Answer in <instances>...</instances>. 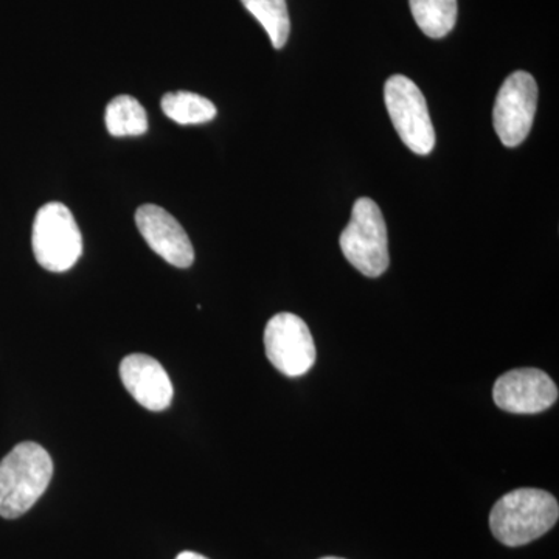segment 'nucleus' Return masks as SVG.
<instances>
[{
  "instance_id": "f257e3e1",
  "label": "nucleus",
  "mask_w": 559,
  "mask_h": 559,
  "mask_svg": "<svg viewBox=\"0 0 559 559\" xmlns=\"http://www.w3.org/2000/svg\"><path fill=\"white\" fill-rule=\"evenodd\" d=\"M53 477V460L38 443L17 444L0 462V518L16 520L35 506Z\"/></svg>"
},
{
  "instance_id": "f03ea898",
  "label": "nucleus",
  "mask_w": 559,
  "mask_h": 559,
  "mask_svg": "<svg viewBox=\"0 0 559 559\" xmlns=\"http://www.w3.org/2000/svg\"><path fill=\"white\" fill-rule=\"evenodd\" d=\"M558 500L536 488H520L500 498L489 514V528L503 546L520 547L555 527Z\"/></svg>"
},
{
  "instance_id": "7ed1b4c3",
  "label": "nucleus",
  "mask_w": 559,
  "mask_h": 559,
  "mask_svg": "<svg viewBox=\"0 0 559 559\" xmlns=\"http://www.w3.org/2000/svg\"><path fill=\"white\" fill-rule=\"evenodd\" d=\"M340 242L345 259L366 277H381L388 271V226L381 209L370 198L355 202L352 219L342 231Z\"/></svg>"
},
{
  "instance_id": "20e7f679",
  "label": "nucleus",
  "mask_w": 559,
  "mask_h": 559,
  "mask_svg": "<svg viewBox=\"0 0 559 559\" xmlns=\"http://www.w3.org/2000/svg\"><path fill=\"white\" fill-rule=\"evenodd\" d=\"M32 246L39 266L66 272L75 266L83 253V238L72 212L61 202H49L36 213Z\"/></svg>"
},
{
  "instance_id": "39448f33",
  "label": "nucleus",
  "mask_w": 559,
  "mask_h": 559,
  "mask_svg": "<svg viewBox=\"0 0 559 559\" xmlns=\"http://www.w3.org/2000/svg\"><path fill=\"white\" fill-rule=\"evenodd\" d=\"M390 120L404 145L419 156H428L436 146V131L428 103L417 84L404 75L390 76L384 86Z\"/></svg>"
},
{
  "instance_id": "423d86ee",
  "label": "nucleus",
  "mask_w": 559,
  "mask_h": 559,
  "mask_svg": "<svg viewBox=\"0 0 559 559\" xmlns=\"http://www.w3.org/2000/svg\"><path fill=\"white\" fill-rule=\"evenodd\" d=\"M538 106V86L527 72L511 73L503 81L496 97L492 121L500 142L509 148H516L525 139L535 120Z\"/></svg>"
},
{
  "instance_id": "0eeeda50",
  "label": "nucleus",
  "mask_w": 559,
  "mask_h": 559,
  "mask_svg": "<svg viewBox=\"0 0 559 559\" xmlns=\"http://www.w3.org/2000/svg\"><path fill=\"white\" fill-rule=\"evenodd\" d=\"M264 348L272 366L289 378L308 373L316 362L311 331L299 316L290 312H280L267 322Z\"/></svg>"
},
{
  "instance_id": "6e6552de",
  "label": "nucleus",
  "mask_w": 559,
  "mask_h": 559,
  "mask_svg": "<svg viewBox=\"0 0 559 559\" xmlns=\"http://www.w3.org/2000/svg\"><path fill=\"white\" fill-rule=\"evenodd\" d=\"M492 399L499 409L510 414H539L557 403L558 388L543 370H510L496 381Z\"/></svg>"
},
{
  "instance_id": "1a4fd4ad",
  "label": "nucleus",
  "mask_w": 559,
  "mask_h": 559,
  "mask_svg": "<svg viewBox=\"0 0 559 559\" xmlns=\"http://www.w3.org/2000/svg\"><path fill=\"white\" fill-rule=\"evenodd\" d=\"M143 240L171 266L186 270L194 261L193 245L179 221L159 205L145 204L135 212Z\"/></svg>"
},
{
  "instance_id": "9d476101",
  "label": "nucleus",
  "mask_w": 559,
  "mask_h": 559,
  "mask_svg": "<svg viewBox=\"0 0 559 559\" xmlns=\"http://www.w3.org/2000/svg\"><path fill=\"white\" fill-rule=\"evenodd\" d=\"M120 378L128 393L145 409L162 412L170 407L175 389L159 360L140 353L127 356L120 364Z\"/></svg>"
},
{
  "instance_id": "9b49d317",
  "label": "nucleus",
  "mask_w": 559,
  "mask_h": 559,
  "mask_svg": "<svg viewBox=\"0 0 559 559\" xmlns=\"http://www.w3.org/2000/svg\"><path fill=\"white\" fill-rule=\"evenodd\" d=\"M419 31L432 39L450 35L457 22V0H409Z\"/></svg>"
},
{
  "instance_id": "f8f14e48",
  "label": "nucleus",
  "mask_w": 559,
  "mask_h": 559,
  "mask_svg": "<svg viewBox=\"0 0 559 559\" xmlns=\"http://www.w3.org/2000/svg\"><path fill=\"white\" fill-rule=\"evenodd\" d=\"M106 128L114 138H134L148 131V116L138 98L119 95L106 108Z\"/></svg>"
},
{
  "instance_id": "ddd939ff",
  "label": "nucleus",
  "mask_w": 559,
  "mask_h": 559,
  "mask_svg": "<svg viewBox=\"0 0 559 559\" xmlns=\"http://www.w3.org/2000/svg\"><path fill=\"white\" fill-rule=\"evenodd\" d=\"M165 116L179 124H202L215 119L216 106L209 98L193 92H170L162 98Z\"/></svg>"
},
{
  "instance_id": "4468645a",
  "label": "nucleus",
  "mask_w": 559,
  "mask_h": 559,
  "mask_svg": "<svg viewBox=\"0 0 559 559\" xmlns=\"http://www.w3.org/2000/svg\"><path fill=\"white\" fill-rule=\"evenodd\" d=\"M246 10L260 22L270 36L274 49H283L288 43L290 21L286 0H241Z\"/></svg>"
},
{
  "instance_id": "2eb2a0df",
  "label": "nucleus",
  "mask_w": 559,
  "mask_h": 559,
  "mask_svg": "<svg viewBox=\"0 0 559 559\" xmlns=\"http://www.w3.org/2000/svg\"><path fill=\"white\" fill-rule=\"evenodd\" d=\"M176 559H209L202 557L200 554H194V551H182V554L178 555Z\"/></svg>"
},
{
  "instance_id": "dca6fc26",
  "label": "nucleus",
  "mask_w": 559,
  "mask_h": 559,
  "mask_svg": "<svg viewBox=\"0 0 559 559\" xmlns=\"http://www.w3.org/2000/svg\"><path fill=\"white\" fill-rule=\"evenodd\" d=\"M320 559H344V558L326 557V558H320Z\"/></svg>"
}]
</instances>
